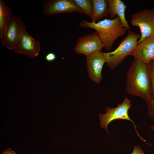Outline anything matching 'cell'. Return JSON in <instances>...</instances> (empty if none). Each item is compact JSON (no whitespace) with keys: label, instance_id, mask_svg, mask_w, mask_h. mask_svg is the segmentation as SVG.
<instances>
[{"label":"cell","instance_id":"cell-6","mask_svg":"<svg viewBox=\"0 0 154 154\" xmlns=\"http://www.w3.org/2000/svg\"><path fill=\"white\" fill-rule=\"evenodd\" d=\"M25 29L22 19L13 15L4 36L1 38V44L7 48L15 50Z\"/></svg>","mask_w":154,"mask_h":154},{"label":"cell","instance_id":"cell-10","mask_svg":"<svg viewBox=\"0 0 154 154\" xmlns=\"http://www.w3.org/2000/svg\"><path fill=\"white\" fill-rule=\"evenodd\" d=\"M40 50L39 42L35 40L25 29L23 32L20 41L14 51L16 53L34 57L38 55Z\"/></svg>","mask_w":154,"mask_h":154},{"label":"cell","instance_id":"cell-19","mask_svg":"<svg viewBox=\"0 0 154 154\" xmlns=\"http://www.w3.org/2000/svg\"><path fill=\"white\" fill-rule=\"evenodd\" d=\"M131 154H145L139 146L136 145L134 146L133 151Z\"/></svg>","mask_w":154,"mask_h":154},{"label":"cell","instance_id":"cell-9","mask_svg":"<svg viewBox=\"0 0 154 154\" xmlns=\"http://www.w3.org/2000/svg\"><path fill=\"white\" fill-rule=\"evenodd\" d=\"M86 56L89 76L94 83L100 84L102 79L103 66L106 62L102 52H96Z\"/></svg>","mask_w":154,"mask_h":154},{"label":"cell","instance_id":"cell-15","mask_svg":"<svg viewBox=\"0 0 154 154\" xmlns=\"http://www.w3.org/2000/svg\"><path fill=\"white\" fill-rule=\"evenodd\" d=\"M76 4L89 17L92 19L93 13V5L91 0H73Z\"/></svg>","mask_w":154,"mask_h":154},{"label":"cell","instance_id":"cell-7","mask_svg":"<svg viewBox=\"0 0 154 154\" xmlns=\"http://www.w3.org/2000/svg\"><path fill=\"white\" fill-rule=\"evenodd\" d=\"M44 14L49 16L60 13L79 12L85 14L73 0H48L43 5Z\"/></svg>","mask_w":154,"mask_h":154},{"label":"cell","instance_id":"cell-1","mask_svg":"<svg viewBox=\"0 0 154 154\" xmlns=\"http://www.w3.org/2000/svg\"><path fill=\"white\" fill-rule=\"evenodd\" d=\"M126 92L146 101L152 99L151 82L147 64L134 58L127 72Z\"/></svg>","mask_w":154,"mask_h":154},{"label":"cell","instance_id":"cell-12","mask_svg":"<svg viewBox=\"0 0 154 154\" xmlns=\"http://www.w3.org/2000/svg\"><path fill=\"white\" fill-rule=\"evenodd\" d=\"M108 3V16L112 19L118 15L121 19L123 26L127 30L130 29L125 18L127 6L121 0H106Z\"/></svg>","mask_w":154,"mask_h":154},{"label":"cell","instance_id":"cell-21","mask_svg":"<svg viewBox=\"0 0 154 154\" xmlns=\"http://www.w3.org/2000/svg\"><path fill=\"white\" fill-rule=\"evenodd\" d=\"M150 128L151 130H154V126L150 127Z\"/></svg>","mask_w":154,"mask_h":154},{"label":"cell","instance_id":"cell-16","mask_svg":"<svg viewBox=\"0 0 154 154\" xmlns=\"http://www.w3.org/2000/svg\"><path fill=\"white\" fill-rule=\"evenodd\" d=\"M151 85V95L154 98V59L147 64Z\"/></svg>","mask_w":154,"mask_h":154},{"label":"cell","instance_id":"cell-5","mask_svg":"<svg viewBox=\"0 0 154 154\" xmlns=\"http://www.w3.org/2000/svg\"><path fill=\"white\" fill-rule=\"evenodd\" d=\"M130 23L140 28L141 37L138 44L145 38L154 36V9H145L134 13L131 16Z\"/></svg>","mask_w":154,"mask_h":154},{"label":"cell","instance_id":"cell-20","mask_svg":"<svg viewBox=\"0 0 154 154\" xmlns=\"http://www.w3.org/2000/svg\"><path fill=\"white\" fill-rule=\"evenodd\" d=\"M2 154H18L16 153L14 151L12 150L11 148H8L4 150Z\"/></svg>","mask_w":154,"mask_h":154},{"label":"cell","instance_id":"cell-13","mask_svg":"<svg viewBox=\"0 0 154 154\" xmlns=\"http://www.w3.org/2000/svg\"><path fill=\"white\" fill-rule=\"evenodd\" d=\"M13 15L12 10L3 0H0V38L5 35Z\"/></svg>","mask_w":154,"mask_h":154},{"label":"cell","instance_id":"cell-11","mask_svg":"<svg viewBox=\"0 0 154 154\" xmlns=\"http://www.w3.org/2000/svg\"><path fill=\"white\" fill-rule=\"evenodd\" d=\"M131 56L146 64L154 59V36L147 37L139 43Z\"/></svg>","mask_w":154,"mask_h":154},{"label":"cell","instance_id":"cell-3","mask_svg":"<svg viewBox=\"0 0 154 154\" xmlns=\"http://www.w3.org/2000/svg\"><path fill=\"white\" fill-rule=\"evenodd\" d=\"M141 36L131 31L120 42L114 50L109 52H102L108 66L111 69L116 68L128 56H131L138 44V40Z\"/></svg>","mask_w":154,"mask_h":154},{"label":"cell","instance_id":"cell-4","mask_svg":"<svg viewBox=\"0 0 154 154\" xmlns=\"http://www.w3.org/2000/svg\"><path fill=\"white\" fill-rule=\"evenodd\" d=\"M131 100L125 97L121 104H119L114 108L108 107L106 108L105 114H99V119L100 121V127L105 129L107 133L110 134L108 130V126L112 121L116 119L126 120L130 121L133 125L137 135L140 139L144 141L147 143L139 135L137 129V127L133 121L129 117L128 111L131 108Z\"/></svg>","mask_w":154,"mask_h":154},{"label":"cell","instance_id":"cell-8","mask_svg":"<svg viewBox=\"0 0 154 154\" xmlns=\"http://www.w3.org/2000/svg\"><path fill=\"white\" fill-rule=\"evenodd\" d=\"M102 42L96 32L79 38L74 48L77 54L86 56L96 52H102Z\"/></svg>","mask_w":154,"mask_h":154},{"label":"cell","instance_id":"cell-17","mask_svg":"<svg viewBox=\"0 0 154 154\" xmlns=\"http://www.w3.org/2000/svg\"><path fill=\"white\" fill-rule=\"evenodd\" d=\"M146 102L148 115L151 119H154V98Z\"/></svg>","mask_w":154,"mask_h":154},{"label":"cell","instance_id":"cell-2","mask_svg":"<svg viewBox=\"0 0 154 154\" xmlns=\"http://www.w3.org/2000/svg\"><path fill=\"white\" fill-rule=\"evenodd\" d=\"M81 27L94 29L100 38L103 48L109 51L118 38L125 34L127 29L124 27L118 15L112 19H105L98 23L84 20L79 23Z\"/></svg>","mask_w":154,"mask_h":154},{"label":"cell","instance_id":"cell-14","mask_svg":"<svg viewBox=\"0 0 154 154\" xmlns=\"http://www.w3.org/2000/svg\"><path fill=\"white\" fill-rule=\"evenodd\" d=\"M93 5L92 22H96L108 15V3L105 0H92Z\"/></svg>","mask_w":154,"mask_h":154},{"label":"cell","instance_id":"cell-18","mask_svg":"<svg viewBox=\"0 0 154 154\" xmlns=\"http://www.w3.org/2000/svg\"><path fill=\"white\" fill-rule=\"evenodd\" d=\"M56 58V56L54 53L50 52L46 55L45 59L46 61L51 62L54 61Z\"/></svg>","mask_w":154,"mask_h":154}]
</instances>
